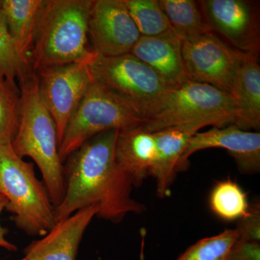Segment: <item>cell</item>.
<instances>
[{
    "mask_svg": "<svg viewBox=\"0 0 260 260\" xmlns=\"http://www.w3.org/2000/svg\"><path fill=\"white\" fill-rule=\"evenodd\" d=\"M118 132L93 137L65 160L64 197L55 208L56 222L93 205H99V218L114 223L145 211V205L132 198L133 181L116 162Z\"/></svg>",
    "mask_w": 260,
    "mask_h": 260,
    "instance_id": "obj_1",
    "label": "cell"
},
{
    "mask_svg": "<svg viewBox=\"0 0 260 260\" xmlns=\"http://www.w3.org/2000/svg\"><path fill=\"white\" fill-rule=\"evenodd\" d=\"M19 83V124L12 148L37 164L56 208L64 199L65 180L55 124L39 95L37 75L30 71Z\"/></svg>",
    "mask_w": 260,
    "mask_h": 260,
    "instance_id": "obj_2",
    "label": "cell"
},
{
    "mask_svg": "<svg viewBox=\"0 0 260 260\" xmlns=\"http://www.w3.org/2000/svg\"><path fill=\"white\" fill-rule=\"evenodd\" d=\"M93 0H47L38 20L31 68L36 71L91 59L88 48Z\"/></svg>",
    "mask_w": 260,
    "mask_h": 260,
    "instance_id": "obj_3",
    "label": "cell"
},
{
    "mask_svg": "<svg viewBox=\"0 0 260 260\" xmlns=\"http://www.w3.org/2000/svg\"><path fill=\"white\" fill-rule=\"evenodd\" d=\"M235 99L208 84L187 80L169 90L156 112L142 127L148 133L181 126L199 131L205 126L222 128L237 118Z\"/></svg>",
    "mask_w": 260,
    "mask_h": 260,
    "instance_id": "obj_4",
    "label": "cell"
},
{
    "mask_svg": "<svg viewBox=\"0 0 260 260\" xmlns=\"http://www.w3.org/2000/svg\"><path fill=\"white\" fill-rule=\"evenodd\" d=\"M0 194L15 225L31 237H44L55 225V207L32 162L15 153L11 143L0 145Z\"/></svg>",
    "mask_w": 260,
    "mask_h": 260,
    "instance_id": "obj_5",
    "label": "cell"
},
{
    "mask_svg": "<svg viewBox=\"0 0 260 260\" xmlns=\"http://www.w3.org/2000/svg\"><path fill=\"white\" fill-rule=\"evenodd\" d=\"M88 67L92 79L144 122L156 112L169 90L151 68L130 53L116 56L95 53Z\"/></svg>",
    "mask_w": 260,
    "mask_h": 260,
    "instance_id": "obj_6",
    "label": "cell"
},
{
    "mask_svg": "<svg viewBox=\"0 0 260 260\" xmlns=\"http://www.w3.org/2000/svg\"><path fill=\"white\" fill-rule=\"evenodd\" d=\"M143 124L144 121L127 106L92 79L88 91L67 125L59 147L61 161L63 164L85 142L101 133Z\"/></svg>",
    "mask_w": 260,
    "mask_h": 260,
    "instance_id": "obj_7",
    "label": "cell"
},
{
    "mask_svg": "<svg viewBox=\"0 0 260 260\" xmlns=\"http://www.w3.org/2000/svg\"><path fill=\"white\" fill-rule=\"evenodd\" d=\"M181 51L188 80L233 95L246 53L228 45L212 31L182 41Z\"/></svg>",
    "mask_w": 260,
    "mask_h": 260,
    "instance_id": "obj_8",
    "label": "cell"
},
{
    "mask_svg": "<svg viewBox=\"0 0 260 260\" xmlns=\"http://www.w3.org/2000/svg\"><path fill=\"white\" fill-rule=\"evenodd\" d=\"M90 59L38 72L39 95L55 124L59 147L70 119L91 83Z\"/></svg>",
    "mask_w": 260,
    "mask_h": 260,
    "instance_id": "obj_9",
    "label": "cell"
},
{
    "mask_svg": "<svg viewBox=\"0 0 260 260\" xmlns=\"http://www.w3.org/2000/svg\"><path fill=\"white\" fill-rule=\"evenodd\" d=\"M88 35L92 50L104 56L129 54L141 37L124 0L93 1Z\"/></svg>",
    "mask_w": 260,
    "mask_h": 260,
    "instance_id": "obj_10",
    "label": "cell"
},
{
    "mask_svg": "<svg viewBox=\"0 0 260 260\" xmlns=\"http://www.w3.org/2000/svg\"><path fill=\"white\" fill-rule=\"evenodd\" d=\"M200 9L212 30L215 29L244 53H259L258 10L246 0H203Z\"/></svg>",
    "mask_w": 260,
    "mask_h": 260,
    "instance_id": "obj_11",
    "label": "cell"
},
{
    "mask_svg": "<svg viewBox=\"0 0 260 260\" xmlns=\"http://www.w3.org/2000/svg\"><path fill=\"white\" fill-rule=\"evenodd\" d=\"M208 148H223L235 160L238 170L244 174L260 171V133L245 131L230 124L222 128L198 133L191 138L181 159V170L188 168L192 154Z\"/></svg>",
    "mask_w": 260,
    "mask_h": 260,
    "instance_id": "obj_12",
    "label": "cell"
},
{
    "mask_svg": "<svg viewBox=\"0 0 260 260\" xmlns=\"http://www.w3.org/2000/svg\"><path fill=\"white\" fill-rule=\"evenodd\" d=\"M99 211V205H90L56 222L47 235L25 248V259L76 260L84 233Z\"/></svg>",
    "mask_w": 260,
    "mask_h": 260,
    "instance_id": "obj_13",
    "label": "cell"
},
{
    "mask_svg": "<svg viewBox=\"0 0 260 260\" xmlns=\"http://www.w3.org/2000/svg\"><path fill=\"white\" fill-rule=\"evenodd\" d=\"M182 42L174 32L156 37H140L130 54L161 78L169 90L187 80L183 62Z\"/></svg>",
    "mask_w": 260,
    "mask_h": 260,
    "instance_id": "obj_14",
    "label": "cell"
},
{
    "mask_svg": "<svg viewBox=\"0 0 260 260\" xmlns=\"http://www.w3.org/2000/svg\"><path fill=\"white\" fill-rule=\"evenodd\" d=\"M115 157L134 187H139L150 177L156 157L153 133L145 131L142 126L119 130L116 140Z\"/></svg>",
    "mask_w": 260,
    "mask_h": 260,
    "instance_id": "obj_15",
    "label": "cell"
},
{
    "mask_svg": "<svg viewBox=\"0 0 260 260\" xmlns=\"http://www.w3.org/2000/svg\"><path fill=\"white\" fill-rule=\"evenodd\" d=\"M156 144V157L150 177L156 181L158 197L165 198L178 172L181 170V159L189 141L198 132L189 128L175 126L153 133Z\"/></svg>",
    "mask_w": 260,
    "mask_h": 260,
    "instance_id": "obj_16",
    "label": "cell"
},
{
    "mask_svg": "<svg viewBox=\"0 0 260 260\" xmlns=\"http://www.w3.org/2000/svg\"><path fill=\"white\" fill-rule=\"evenodd\" d=\"M259 53H246L238 73L233 97L237 107L234 125L240 129L259 130L260 126V67Z\"/></svg>",
    "mask_w": 260,
    "mask_h": 260,
    "instance_id": "obj_17",
    "label": "cell"
},
{
    "mask_svg": "<svg viewBox=\"0 0 260 260\" xmlns=\"http://www.w3.org/2000/svg\"><path fill=\"white\" fill-rule=\"evenodd\" d=\"M44 0H3L0 8L20 57L30 65V54Z\"/></svg>",
    "mask_w": 260,
    "mask_h": 260,
    "instance_id": "obj_18",
    "label": "cell"
},
{
    "mask_svg": "<svg viewBox=\"0 0 260 260\" xmlns=\"http://www.w3.org/2000/svg\"><path fill=\"white\" fill-rule=\"evenodd\" d=\"M158 3L181 42L213 30L196 2L159 0Z\"/></svg>",
    "mask_w": 260,
    "mask_h": 260,
    "instance_id": "obj_19",
    "label": "cell"
},
{
    "mask_svg": "<svg viewBox=\"0 0 260 260\" xmlns=\"http://www.w3.org/2000/svg\"><path fill=\"white\" fill-rule=\"evenodd\" d=\"M209 205L218 218L227 222L242 218L249 207L247 194L230 178L215 184L210 194Z\"/></svg>",
    "mask_w": 260,
    "mask_h": 260,
    "instance_id": "obj_20",
    "label": "cell"
},
{
    "mask_svg": "<svg viewBox=\"0 0 260 260\" xmlns=\"http://www.w3.org/2000/svg\"><path fill=\"white\" fill-rule=\"evenodd\" d=\"M124 3L143 37L174 32L157 0H124Z\"/></svg>",
    "mask_w": 260,
    "mask_h": 260,
    "instance_id": "obj_21",
    "label": "cell"
},
{
    "mask_svg": "<svg viewBox=\"0 0 260 260\" xmlns=\"http://www.w3.org/2000/svg\"><path fill=\"white\" fill-rule=\"evenodd\" d=\"M31 70L20 57L0 8V83L17 85Z\"/></svg>",
    "mask_w": 260,
    "mask_h": 260,
    "instance_id": "obj_22",
    "label": "cell"
},
{
    "mask_svg": "<svg viewBox=\"0 0 260 260\" xmlns=\"http://www.w3.org/2000/svg\"><path fill=\"white\" fill-rule=\"evenodd\" d=\"M238 238L237 229H225L218 235L200 239L176 260H228Z\"/></svg>",
    "mask_w": 260,
    "mask_h": 260,
    "instance_id": "obj_23",
    "label": "cell"
},
{
    "mask_svg": "<svg viewBox=\"0 0 260 260\" xmlns=\"http://www.w3.org/2000/svg\"><path fill=\"white\" fill-rule=\"evenodd\" d=\"M20 90L17 85L0 83V145L14 139L19 124Z\"/></svg>",
    "mask_w": 260,
    "mask_h": 260,
    "instance_id": "obj_24",
    "label": "cell"
},
{
    "mask_svg": "<svg viewBox=\"0 0 260 260\" xmlns=\"http://www.w3.org/2000/svg\"><path fill=\"white\" fill-rule=\"evenodd\" d=\"M237 229L239 238L251 242H260L259 201L249 205L245 215L237 220Z\"/></svg>",
    "mask_w": 260,
    "mask_h": 260,
    "instance_id": "obj_25",
    "label": "cell"
},
{
    "mask_svg": "<svg viewBox=\"0 0 260 260\" xmlns=\"http://www.w3.org/2000/svg\"><path fill=\"white\" fill-rule=\"evenodd\" d=\"M228 260H260V242H251L238 238Z\"/></svg>",
    "mask_w": 260,
    "mask_h": 260,
    "instance_id": "obj_26",
    "label": "cell"
},
{
    "mask_svg": "<svg viewBox=\"0 0 260 260\" xmlns=\"http://www.w3.org/2000/svg\"><path fill=\"white\" fill-rule=\"evenodd\" d=\"M8 205V200L3 195L0 194V217L2 213L4 211ZM8 233V229L3 227L0 222V247L4 248L6 250L10 251H17L18 248L15 244H12L6 239L7 234Z\"/></svg>",
    "mask_w": 260,
    "mask_h": 260,
    "instance_id": "obj_27",
    "label": "cell"
},
{
    "mask_svg": "<svg viewBox=\"0 0 260 260\" xmlns=\"http://www.w3.org/2000/svg\"><path fill=\"white\" fill-rule=\"evenodd\" d=\"M21 260H27L26 259H25V257L23 258V259H22Z\"/></svg>",
    "mask_w": 260,
    "mask_h": 260,
    "instance_id": "obj_28",
    "label": "cell"
}]
</instances>
